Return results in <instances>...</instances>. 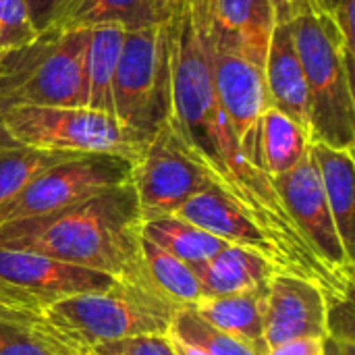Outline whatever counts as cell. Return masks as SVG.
I'll return each mask as SVG.
<instances>
[{"label": "cell", "instance_id": "obj_1", "mask_svg": "<svg viewBox=\"0 0 355 355\" xmlns=\"http://www.w3.org/2000/svg\"><path fill=\"white\" fill-rule=\"evenodd\" d=\"M173 89L166 125L191 160L275 243L283 268L320 285L333 304L349 302L352 289L333 275L287 214L272 179L243 154L218 102L204 21V0H183L173 15Z\"/></svg>", "mask_w": 355, "mask_h": 355}, {"label": "cell", "instance_id": "obj_2", "mask_svg": "<svg viewBox=\"0 0 355 355\" xmlns=\"http://www.w3.org/2000/svg\"><path fill=\"white\" fill-rule=\"evenodd\" d=\"M0 248L44 254L158 293L144 262L141 214L131 183L42 218L2 225Z\"/></svg>", "mask_w": 355, "mask_h": 355}, {"label": "cell", "instance_id": "obj_3", "mask_svg": "<svg viewBox=\"0 0 355 355\" xmlns=\"http://www.w3.org/2000/svg\"><path fill=\"white\" fill-rule=\"evenodd\" d=\"M308 83L310 137L339 150L355 148L354 56L329 12L291 23Z\"/></svg>", "mask_w": 355, "mask_h": 355}, {"label": "cell", "instance_id": "obj_4", "mask_svg": "<svg viewBox=\"0 0 355 355\" xmlns=\"http://www.w3.org/2000/svg\"><path fill=\"white\" fill-rule=\"evenodd\" d=\"M89 29L54 27L0 54V112L15 106H87Z\"/></svg>", "mask_w": 355, "mask_h": 355}, {"label": "cell", "instance_id": "obj_5", "mask_svg": "<svg viewBox=\"0 0 355 355\" xmlns=\"http://www.w3.org/2000/svg\"><path fill=\"white\" fill-rule=\"evenodd\" d=\"M179 308L154 291L114 283L106 291L58 300L44 308V318L81 355L104 343L168 335Z\"/></svg>", "mask_w": 355, "mask_h": 355}, {"label": "cell", "instance_id": "obj_6", "mask_svg": "<svg viewBox=\"0 0 355 355\" xmlns=\"http://www.w3.org/2000/svg\"><path fill=\"white\" fill-rule=\"evenodd\" d=\"M0 129L21 146L77 156L108 154L129 162H135L150 141V135L89 106H15L0 112Z\"/></svg>", "mask_w": 355, "mask_h": 355}, {"label": "cell", "instance_id": "obj_7", "mask_svg": "<svg viewBox=\"0 0 355 355\" xmlns=\"http://www.w3.org/2000/svg\"><path fill=\"white\" fill-rule=\"evenodd\" d=\"M171 19L160 25L125 31L112 81V114L123 125L150 137L171 116Z\"/></svg>", "mask_w": 355, "mask_h": 355}, {"label": "cell", "instance_id": "obj_8", "mask_svg": "<svg viewBox=\"0 0 355 355\" xmlns=\"http://www.w3.org/2000/svg\"><path fill=\"white\" fill-rule=\"evenodd\" d=\"M133 162L121 156L85 154L64 160L0 206V227L42 218L77 206L98 193L131 183Z\"/></svg>", "mask_w": 355, "mask_h": 355}, {"label": "cell", "instance_id": "obj_9", "mask_svg": "<svg viewBox=\"0 0 355 355\" xmlns=\"http://www.w3.org/2000/svg\"><path fill=\"white\" fill-rule=\"evenodd\" d=\"M131 185L144 218L175 214L185 202L212 187L210 177L187 156L164 123L133 162Z\"/></svg>", "mask_w": 355, "mask_h": 355}, {"label": "cell", "instance_id": "obj_10", "mask_svg": "<svg viewBox=\"0 0 355 355\" xmlns=\"http://www.w3.org/2000/svg\"><path fill=\"white\" fill-rule=\"evenodd\" d=\"M312 148V146H310ZM272 185L302 235L318 254L322 264L343 283L354 287L355 262L347 256L331 214L312 152L289 173L275 177Z\"/></svg>", "mask_w": 355, "mask_h": 355}, {"label": "cell", "instance_id": "obj_11", "mask_svg": "<svg viewBox=\"0 0 355 355\" xmlns=\"http://www.w3.org/2000/svg\"><path fill=\"white\" fill-rule=\"evenodd\" d=\"M208 56L218 102L239 139L243 154L252 162L260 119L272 106L264 81V69L248 58L241 50L216 44L210 37Z\"/></svg>", "mask_w": 355, "mask_h": 355}, {"label": "cell", "instance_id": "obj_12", "mask_svg": "<svg viewBox=\"0 0 355 355\" xmlns=\"http://www.w3.org/2000/svg\"><path fill=\"white\" fill-rule=\"evenodd\" d=\"M329 293L297 275L277 272L268 283L264 343L266 349L295 339H331Z\"/></svg>", "mask_w": 355, "mask_h": 355}, {"label": "cell", "instance_id": "obj_13", "mask_svg": "<svg viewBox=\"0 0 355 355\" xmlns=\"http://www.w3.org/2000/svg\"><path fill=\"white\" fill-rule=\"evenodd\" d=\"M0 283L23 289L50 306L64 297L106 291L116 281L44 254L0 248Z\"/></svg>", "mask_w": 355, "mask_h": 355}, {"label": "cell", "instance_id": "obj_14", "mask_svg": "<svg viewBox=\"0 0 355 355\" xmlns=\"http://www.w3.org/2000/svg\"><path fill=\"white\" fill-rule=\"evenodd\" d=\"M206 33L212 42L241 50L264 69L277 23L268 0H204Z\"/></svg>", "mask_w": 355, "mask_h": 355}, {"label": "cell", "instance_id": "obj_15", "mask_svg": "<svg viewBox=\"0 0 355 355\" xmlns=\"http://www.w3.org/2000/svg\"><path fill=\"white\" fill-rule=\"evenodd\" d=\"M175 216L204 229L206 233L223 239L229 245L248 248L266 256L279 270L285 272L283 260L275 248V243L245 216V212L218 187H208L202 193L193 196L185 202Z\"/></svg>", "mask_w": 355, "mask_h": 355}, {"label": "cell", "instance_id": "obj_16", "mask_svg": "<svg viewBox=\"0 0 355 355\" xmlns=\"http://www.w3.org/2000/svg\"><path fill=\"white\" fill-rule=\"evenodd\" d=\"M264 81L272 108L287 114L310 133L308 83L291 23H275L272 27L264 58Z\"/></svg>", "mask_w": 355, "mask_h": 355}, {"label": "cell", "instance_id": "obj_17", "mask_svg": "<svg viewBox=\"0 0 355 355\" xmlns=\"http://www.w3.org/2000/svg\"><path fill=\"white\" fill-rule=\"evenodd\" d=\"M312 158L347 256L354 260L355 241V162L354 150H339L312 141Z\"/></svg>", "mask_w": 355, "mask_h": 355}, {"label": "cell", "instance_id": "obj_18", "mask_svg": "<svg viewBox=\"0 0 355 355\" xmlns=\"http://www.w3.org/2000/svg\"><path fill=\"white\" fill-rule=\"evenodd\" d=\"M266 295L268 285L262 289L220 295V297H202L193 308L206 318L212 327L252 347L258 355L266 354L264 343V314H266Z\"/></svg>", "mask_w": 355, "mask_h": 355}, {"label": "cell", "instance_id": "obj_19", "mask_svg": "<svg viewBox=\"0 0 355 355\" xmlns=\"http://www.w3.org/2000/svg\"><path fill=\"white\" fill-rule=\"evenodd\" d=\"M312 137L287 114L268 108L258 125L252 162L270 179L295 168L310 154Z\"/></svg>", "mask_w": 355, "mask_h": 355}, {"label": "cell", "instance_id": "obj_20", "mask_svg": "<svg viewBox=\"0 0 355 355\" xmlns=\"http://www.w3.org/2000/svg\"><path fill=\"white\" fill-rule=\"evenodd\" d=\"M277 272L283 270H279L266 256L239 245L225 248L204 268L198 270L204 297H220L262 289Z\"/></svg>", "mask_w": 355, "mask_h": 355}, {"label": "cell", "instance_id": "obj_21", "mask_svg": "<svg viewBox=\"0 0 355 355\" xmlns=\"http://www.w3.org/2000/svg\"><path fill=\"white\" fill-rule=\"evenodd\" d=\"M141 237L162 248L171 256L189 264L196 272L204 268L216 254H220L229 243L206 233L204 229L175 216H154L141 220Z\"/></svg>", "mask_w": 355, "mask_h": 355}, {"label": "cell", "instance_id": "obj_22", "mask_svg": "<svg viewBox=\"0 0 355 355\" xmlns=\"http://www.w3.org/2000/svg\"><path fill=\"white\" fill-rule=\"evenodd\" d=\"M125 31L127 29L119 23H102L89 27V44L85 58L87 106L106 114H112V81Z\"/></svg>", "mask_w": 355, "mask_h": 355}, {"label": "cell", "instance_id": "obj_23", "mask_svg": "<svg viewBox=\"0 0 355 355\" xmlns=\"http://www.w3.org/2000/svg\"><path fill=\"white\" fill-rule=\"evenodd\" d=\"M171 17L158 0H79L60 27L89 29L102 23H119L131 31L160 25Z\"/></svg>", "mask_w": 355, "mask_h": 355}, {"label": "cell", "instance_id": "obj_24", "mask_svg": "<svg viewBox=\"0 0 355 355\" xmlns=\"http://www.w3.org/2000/svg\"><path fill=\"white\" fill-rule=\"evenodd\" d=\"M141 252L148 277L158 291L160 297H164L175 308H187L196 306L204 297L200 275L179 258L171 256L162 248L154 245L152 241L141 237Z\"/></svg>", "mask_w": 355, "mask_h": 355}, {"label": "cell", "instance_id": "obj_25", "mask_svg": "<svg viewBox=\"0 0 355 355\" xmlns=\"http://www.w3.org/2000/svg\"><path fill=\"white\" fill-rule=\"evenodd\" d=\"M168 337L198 355H258L252 347L212 327L193 306L181 308L168 329Z\"/></svg>", "mask_w": 355, "mask_h": 355}, {"label": "cell", "instance_id": "obj_26", "mask_svg": "<svg viewBox=\"0 0 355 355\" xmlns=\"http://www.w3.org/2000/svg\"><path fill=\"white\" fill-rule=\"evenodd\" d=\"M0 355H79L62 341L21 324L0 322Z\"/></svg>", "mask_w": 355, "mask_h": 355}, {"label": "cell", "instance_id": "obj_27", "mask_svg": "<svg viewBox=\"0 0 355 355\" xmlns=\"http://www.w3.org/2000/svg\"><path fill=\"white\" fill-rule=\"evenodd\" d=\"M35 35L23 0H0V54L25 46Z\"/></svg>", "mask_w": 355, "mask_h": 355}, {"label": "cell", "instance_id": "obj_28", "mask_svg": "<svg viewBox=\"0 0 355 355\" xmlns=\"http://www.w3.org/2000/svg\"><path fill=\"white\" fill-rule=\"evenodd\" d=\"M89 355H179L168 335H146L127 341L96 345Z\"/></svg>", "mask_w": 355, "mask_h": 355}, {"label": "cell", "instance_id": "obj_29", "mask_svg": "<svg viewBox=\"0 0 355 355\" xmlns=\"http://www.w3.org/2000/svg\"><path fill=\"white\" fill-rule=\"evenodd\" d=\"M79 0H23L35 33L60 27Z\"/></svg>", "mask_w": 355, "mask_h": 355}, {"label": "cell", "instance_id": "obj_30", "mask_svg": "<svg viewBox=\"0 0 355 355\" xmlns=\"http://www.w3.org/2000/svg\"><path fill=\"white\" fill-rule=\"evenodd\" d=\"M277 23H293L300 17L324 12L318 0H268Z\"/></svg>", "mask_w": 355, "mask_h": 355}, {"label": "cell", "instance_id": "obj_31", "mask_svg": "<svg viewBox=\"0 0 355 355\" xmlns=\"http://www.w3.org/2000/svg\"><path fill=\"white\" fill-rule=\"evenodd\" d=\"M331 339H295L266 349L264 355H329Z\"/></svg>", "mask_w": 355, "mask_h": 355}, {"label": "cell", "instance_id": "obj_32", "mask_svg": "<svg viewBox=\"0 0 355 355\" xmlns=\"http://www.w3.org/2000/svg\"><path fill=\"white\" fill-rule=\"evenodd\" d=\"M318 2H320V6H322L324 12H329L331 17H335V12L339 8V0H318Z\"/></svg>", "mask_w": 355, "mask_h": 355}, {"label": "cell", "instance_id": "obj_33", "mask_svg": "<svg viewBox=\"0 0 355 355\" xmlns=\"http://www.w3.org/2000/svg\"><path fill=\"white\" fill-rule=\"evenodd\" d=\"M158 2L162 4V8H164L168 15H175V12H177V8L181 6V2H183V0H158Z\"/></svg>", "mask_w": 355, "mask_h": 355}, {"label": "cell", "instance_id": "obj_34", "mask_svg": "<svg viewBox=\"0 0 355 355\" xmlns=\"http://www.w3.org/2000/svg\"><path fill=\"white\" fill-rule=\"evenodd\" d=\"M173 343H175V341H173ZM175 347H177V354H179V355H198V354H193V352H189L187 347L179 345V343H175Z\"/></svg>", "mask_w": 355, "mask_h": 355}]
</instances>
